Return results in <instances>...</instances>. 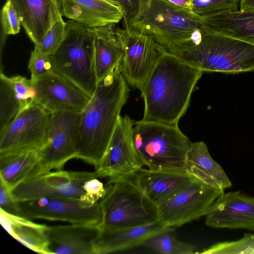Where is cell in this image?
I'll use <instances>...</instances> for the list:
<instances>
[{
    "label": "cell",
    "mask_w": 254,
    "mask_h": 254,
    "mask_svg": "<svg viewBox=\"0 0 254 254\" xmlns=\"http://www.w3.org/2000/svg\"><path fill=\"white\" fill-rule=\"evenodd\" d=\"M203 72L166 51L140 90L144 106L141 121L178 124Z\"/></svg>",
    "instance_id": "6da1fadb"
},
{
    "label": "cell",
    "mask_w": 254,
    "mask_h": 254,
    "mask_svg": "<svg viewBox=\"0 0 254 254\" xmlns=\"http://www.w3.org/2000/svg\"><path fill=\"white\" fill-rule=\"evenodd\" d=\"M129 92L121 65L98 81L81 112L76 158L92 165L95 170L106 152Z\"/></svg>",
    "instance_id": "7a4b0ae2"
},
{
    "label": "cell",
    "mask_w": 254,
    "mask_h": 254,
    "mask_svg": "<svg viewBox=\"0 0 254 254\" xmlns=\"http://www.w3.org/2000/svg\"><path fill=\"white\" fill-rule=\"evenodd\" d=\"M130 28L152 36L174 55L198 44L203 32L200 16L167 0H149Z\"/></svg>",
    "instance_id": "3957f363"
},
{
    "label": "cell",
    "mask_w": 254,
    "mask_h": 254,
    "mask_svg": "<svg viewBox=\"0 0 254 254\" xmlns=\"http://www.w3.org/2000/svg\"><path fill=\"white\" fill-rule=\"evenodd\" d=\"M133 138L137 158L148 169L186 170L191 142L178 124L135 121Z\"/></svg>",
    "instance_id": "277c9868"
},
{
    "label": "cell",
    "mask_w": 254,
    "mask_h": 254,
    "mask_svg": "<svg viewBox=\"0 0 254 254\" xmlns=\"http://www.w3.org/2000/svg\"><path fill=\"white\" fill-rule=\"evenodd\" d=\"M54 70L90 98L98 82L95 62V39L90 28L73 20L66 22L64 38L50 55Z\"/></svg>",
    "instance_id": "5b68a950"
},
{
    "label": "cell",
    "mask_w": 254,
    "mask_h": 254,
    "mask_svg": "<svg viewBox=\"0 0 254 254\" xmlns=\"http://www.w3.org/2000/svg\"><path fill=\"white\" fill-rule=\"evenodd\" d=\"M175 55L203 71H254V45L204 30L198 44Z\"/></svg>",
    "instance_id": "8992f818"
},
{
    "label": "cell",
    "mask_w": 254,
    "mask_h": 254,
    "mask_svg": "<svg viewBox=\"0 0 254 254\" xmlns=\"http://www.w3.org/2000/svg\"><path fill=\"white\" fill-rule=\"evenodd\" d=\"M100 204L103 216L101 229L136 227L159 220L156 205L132 179L109 182Z\"/></svg>",
    "instance_id": "52a82bcc"
},
{
    "label": "cell",
    "mask_w": 254,
    "mask_h": 254,
    "mask_svg": "<svg viewBox=\"0 0 254 254\" xmlns=\"http://www.w3.org/2000/svg\"><path fill=\"white\" fill-rule=\"evenodd\" d=\"M116 33L123 52L122 73L128 84L140 90L167 51L152 36L133 29L117 27Z\"/></svg>",
    "instance_id": "ba28073f"
},
{
    "label": "cell",
    "mask_w": 254,
    "mask_h": 254,
    "mask_svg": "<svg viewBox=\"0 0 254 254\" xmlns=\"http://www.w3.org/2000/svg\"><path fill=\"white\" fill-rule=\"evenodd\" d=\"M81 112L62 110L51 114L44 143L39 150L47 172L61 170L69 160L76 158Z\"/></svg>",
    "instance_id": "9c48e42d"
},
{
    "label": "cell",
    "mask_w": 254,
    "mask_h": 254,
    "mask_svg": "<svg viewBox=\"0 0 254 254\" xmlns=\"http://www.w3.org/2000/svg\"><path fill=\"white\" fill-rule=\"evenodd\" d=\"M224 191L196 178L187 187L156 205L160 221L180 227L205 216Z\"/></svg>",
    "instance_id": "30bf717a"
},
{
    "label": "cell",
    "mask_w": 254,
    "mask_h": 254,
    "mask_svg": "<svg viewBox=\"0 0 254 254\" xmlns=\"http://www.w3.org/2000/svg\"><path fill=\"white\" fill-rule=\"evenodd\" d=\"M93 178H98L95 171H49L21 183L11 190V193L17 202L42 197L81 199L85 194V182Z\"/></svg>",
    "instance_id": "8fae6325"
},
{
    "label": "cell",
    "mask_w": 254,
    "mask_h": 254,
    "mask_svg": "<svg viewBox=\"0 0 254 254\" xmlns=\"http://www.w3.org/2000/svg\"><path fill=\"white\" fill-rule=\"evenodd\" d=\"M18 203L23 217L30 220L63 221L70 224H94L100 227L103 222L100 201L89 206L80 199L42 197Z\"/></svg>",
    "instance_id": "7c38bea8"
},
{
    "label": "cell",
    "mask_w": 254,
    "mask_h": 254,
    "mask_svg": "<svg viewBox=\"0 0 254 254\" xmlns=\"http://www.w3.org/2000/svg\"><path fill=\"white\" fill-rule=\"evenodd\" d=\"M134 122L127 115L120 116L106 152L98 168V178L109 182L132 179L143 165L139 162L133 138Z\"/></svg>",
    "instance_id": "4fadbf2b"
},
{
    "label": "cell",
    "mask_w": 254,
    "mask_h": 254,
    "mask_svg": "<svg viewBox=\"0 0 254 254\" xmlns=\"http://www.w3.org/2000/svg\"><path fill=\"white\" fill-rule=\"evenodd\" d=\"M50 116L34 103L21 110L0 134V154L39 150L45 140Z\"/></svg>",
    "instance_id": "5bb4252c"
},
{
    "label": "cell",
    "mask_w": 254,
    "mask_h": 254,
    "mask_svg": "<svg viewBox=\"0 0 254 254\" xmlns=\"http://www.w3.org/2000/svg\"><path fill=\"white\" fill-rule=\"evenodd\" d=\"M32 81L36 91L34 104L50 114L62 110L81 112L90 100L83 91L55 72Z\"/></svg>",
    "instance_id": "9a60e30c"
},
{
    "label": "cell",
    "mask_w": 254,
    "mask_h": 254,
    "mask_svg": "<svg viewBox=\"0 0 254 254\" xmlns=\"http://www.w3.org/2000/svg\"><path fill=\"white\" fill-rule=\"evenodd\" d=\"M205 216V224L211 227L254 231V197L240 191L224 192Z\"/></svg>",
    "instance_id": "2e32d148"
},
{
    "label": "cell",
    "mask_w": 254,
    "mask_h": 254,
    "mask_svg": "<svg viewBox=\"0 0 254 254\" xmlns=\"http://www.w3.org/2000/svg\"><path fill=\"white\" fill-rule=\"evenodd\" d=\"M100 231L101 227L94 224L47 226L49 254H95Z\"/></svg>",
    "instance_id": "e0dca14e"
},
{
    "label": "cell",
    "mask_w": 254,
    "mask_h": 254,
    "mask_svg": "<svg viewBox=\"0 0 254 254\" xmlns=\"http://www.w3.org/2000/svg\"><path fill=\"white\" fill-rule=\"evenodd\" d=\"M35 45H39L50 27L62 18L58 0H7Z\"/></svg>",
    "instance_id": "ac0fdd59"
},
{
    "label": "cell",
    "mask_w": 254,
    "mask_h": 254,
    "mask_svg": "<svg viewBox=\"0 0 254 254\" xmlns=\"http://www.w3.org/2000/svg\"><path fill=\"white\" fill-rule=\"evenodd\" d=\"M196 179L186 170H152L143 168L132 178L156 205L186 188Z\"/></svg>",
    "instance_id": "d6986e66"
},
{
    "label": "cell",
    "mask_w": 254,
    "mask_h": 254,
    "mask_svg": "<svg viewBox=\"0 0 254 254\" xmlns=\"http://www.w3.org/2000/svg\"><path fill=\"white\" fill-rule=\"evenodd\" d=\"M62 15L88 28L118 23L123 12L104 0H60Z\"/></svg>",
    "instance_id": "ffe728a7"
},
{
    "label": "cell",
    "mask_w": 254,
    "mask_h": 254,
    "mask_svg": "<svg viewBox=\"0 0 254 254\" xmlns=\"http://www.w3.org/2000/svg\"><path fill=\"white\" fill-rule=\"evenodd\" d=\"M174 228L159 220L136 227L115 230L101 229L95 243V254L114 253L143 245L153 235L165 231L174 230Z\"/></svg>",
    "instance_id": "44dd1931"
},
{
    "label": "cell",
    "mask_w": 254,
    "mask_h": 254,
    "mask_svg": "<svg viewBox=\"0 0 254 254\" xmlns=\"http://www.w3.org/2000/svg\"><path fill=\"white\" fill-rule=\"evenodd\" d=\"M206 32L235 38L254 45V9L200 16Z\"/></svg>",
    "instance_id": "7402d4cb"
},
{
    "label": "cell",
    "mask_w": 254,
    "mask_h": 254,
    "mask_svg": "<svg viewBox=\"0 0 254 254\" xmlns=\"http://www.w3.org/2000/svg\"><path fill=\"white\" fill-rule=\"evenodd\" d=\"M46 172L38 150L0 154V180L11 190L21 183Z\"/></svg>",
    "instance_id": "603a6c76"
},
{
    "label": "cell",
    "mask_w": 254,
    "mask_h": 254,
    "mask_svg": "<svg viewBox=\"0 0 254 254\" xmlns=\"http://www.w3.org/2000/svg\"><path fill=\"white\" fill-rule=\"evenodd\" d=\"M186 170L196 178L223 191L232 186L224 170L211 157L203 141L191 142L187 155Z\"/></svg>",
    "instance_id": "cb8c5ba5"
},
{
    "label": "cell",
    "mask_w": 254,
    "mask_h": 254,
    "mask_svg": "<svg viewBox=\"0 0 254 254\" xmlns=\"http://www.w3.org/2000/svg\"><path fill=\"white\" fill-rule=\"evenodd\" d=\"M89 28L95 39V62L99 81L121 65L123 49L115 24Z\"/></svg>",
    "instance_id": "d4e9b609"
},
{
    "label": "cell",
    "mask_w": 254,
    "mask_h": 254,
    "mask_svg": "<svg viewBox=\"0 0 254 254\" xmlns=\"http://www.w3.org/2000/svg\"><path fill=\"white\" fill-rule=\"evenodd\" d=\"M1 224L14 239L35 252L49 254L47 225L0 211Z\"/></svg>",
    "instance_id": "484cf974"
},
{
    "label": "cell",
    "mask_w": 254,
    "mask_h": 254,
    "mask_svg": "<svg viewBox=\"0 0 254 254\" xmlns=\"http://www.w3.org/2000/svg\"><path fill=\"white\" fill-rule=\"evenodd\" d=\"M174 230L156 234L148 238L144 245L157 253L164 254H192L194 246L178 241L173 233Z\"/></svg>",
    "instance_id": "4316f807"
},
{
    "label": "cell",
    "mask_w": 254,
    "mask_h": 254,
    "mask_svg": "<svg viewBox=\"0 0 254 254\" xmlns=\"http://www.w3.org/2000/svg\"><path fill=\"white\" fill-rule=\"evenodd\" d=\"M0 73V134L20 111L21 105L6 76Z\"/></svg>",
    "instance_id": "83f0119b"
},
{
    "label": "cell",
    "mask_w": 254,
    "mask_h": 254,
    "mask_svg": "<svg viewBox=\"0 0 254 254\" xmlns=\"http://www.w3.org/2000/svg\"><path fill=\"white\" fill-rule=\"evenodd\" d=\"M202 254H254V233H244L236 241L216 243L197 253Z\"/></svg>",
    "instance_id": "f1b7e54d"
},
{
    "label": "cell",
    "mask_w": 254,
    "mask_h": 254,
    "mask_svg": "<svg viewBox=\"0 0 254 254\" xmlns=\"http://www.w3.org/2000/svg\"><path fill=\"white\" fill-rule=\"evenodd\" d=\"M240 0H192V9L199 16L239 10Z\"/></svg>",
    "instance_id": "f546056e"
},
{
    "label": "cell",
    "mask_w": 254,
    "mask_h": 254,
    "mask_svg": "<svg viewBox=\"0 0 254 254\" xmlns=\"http://www.w3.org/2000/svg\"><path fill=\"white\" fill-rule=\"evenodd\" d=\"M21 105V110L34 103L36 91L32 80L21 75L6 76Z\"/></svg>",
    "instance_id": "4dcf8cb0"
},
{
    "label": "cell",
    "mask_w": 254,
    "mask_h": 254,
    "mask_svg": "<svg viewBox=\"0 0 254 254\" xmlns=\"http://www.w3.org/2000/svg\"><path fill=\"white\" fill-rule=\"evenodd\" d=\"M66 25V22L61 18L50 27L42 43L37 45L43 53L50 56L58 49L64 38Z\"/></svg>",
    "instance_id": "1f68e13d"
},
{
    "label": "cell",
    "mask_w": 254,
    "mask_h": 254,
    "mask_svg": "<svg viewBox=\"0 0 254 254\" xmlns=\"http://www.w3.org/2000/svg\"><path fill=\"white\" fill-rule=\"evenodd\" d=\"M1 22L2 34L0 43V58L6 36L17 34L20 30L21 24L17 14L9 1H7L2 8Z\"/></svg>",
    "instance_id": "d6a6232c"
},
{
    "label": "cell",
    "mask_w": 254,
    "mask_h": 254,
    "mask_svg": "<svg viewBox=\"0 0 254 254\" xmlns=\"http://www.w3.org/2000/svg\"><path fill=\"white\" fill-rule=\"evenodd\" d=\"M28 68L32 80L55 72L50 56L43 53L37 45L31 52Z\"/></svg>",
    "instance_id": "836d02e7"
},
{
    "label": "cell",
    "mask_w": 254,
    "mask_h": 254,
    "mask_svg": "<svg viewBox=\"0 0 254 254\" xmlns=\"http://www.w3.org/2000/svg\"><path fill=\"white\" fill-rule=\"evenodd\" d=\"M125 28L129 29L142 13L149 0H122Z\"/></svg>",
    "instance_id": "e575fe53"
},
{
    "label": "cell",
    "mask_w": 254,
    "mask_h": 254,
    "mask_svg": "<svg viewBox=\"0 0 254 254\" xmlns=\"http://www.w3.org/2000/svg\"><path fill=\"white\" fill-rule=\"evenodd\" d=\"M0 211L10 215L23 217L18 202L16 201L9 188L0 180Z\"/></svg>",
    "instance_id": "d590c367"
},
{
    "label": "cell",
    "mask_w": 254,
    "mask_h": 254,
    "mask_svg": "<svg viewBox=\"0 0 254 254\" xmlns=\"http://www.w3.org/2000/svg\"><path fill=\"white\" fill-rule=\"evenodd\" d=\"M84 189L85 194L80 199L89 206L99 202L106 193V188L97 178L87 181L84 184Z\"/></svg>",
    "instance_id": "8d00e7d4"
},
{
    "label": "cell",
    "mask_w": 254,
    "mask_h": 254,
    "mask_svg": "<svg viewBox=\"0 0 254 254\" xmlns=\"http://www.w3.org/2000/svg\"><path fill=\"white\" fill-rule=\"evenodd\" d=\"M254 9V0H240L239 10Z\"/></svg>",
    "instance_id": "74e56055"
},
{
    "label": "cell",
    "mask_w": 254,
    "mask_h": 254,
    "mask_svg": "<svg viewBox=\"0 0 254 254\" xmlns=\"http://www.w3.org/2000/svg\"><path fill=\"white\" fill-rule=\"evenodd\" d=\"M176 5L192 9V0H167Z\"/></svg>",
    "instance_id": "f35d334b"
},
{
    "label": "cell",
    "mask_w": 254,
    "mask_h": 254,
    "mask_svg": "<svg viewBox=\"0 0 254 254\" xmlns=\"http://www.w3.org/2000/svg\"><path fill=\"white\" fill-rule=\"evenodd\" d=\"M113 5H114L122 9V0H104Z\"/></svg>",
    "instance_id": "ab89813d"
},
{
    "label": "cell",
    "mask_w": 254,
    "mask_h": 254,
    "mask_svg": "<svg viewBox=\"0 0 254 254\" xmlns=\"http://www.w3.org/2000/svg\"></svg>",
    "instance_id": "60d3db41"
}]
</instances>
